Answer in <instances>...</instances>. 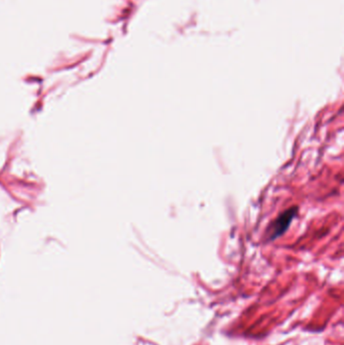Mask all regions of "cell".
Instances as JSON below:
<instances>
[{"mask_svg":"<svg viewBox=\"0 0 344 345\" xmlns=\"http://www.w3.org/2000/svg\"><path fill=\"white\" fill-rule=\"evenodd\" d=\"M295 216V208H292L291 210H286L284 213H282L272 223L270 230V238H276L278 236H280V234H282L286 228L289 227L292 219Z\"/></svg>","mask_w":344,"mask_h":345,"instance_id":"obj_1","label":"cell"}]
</instances>
